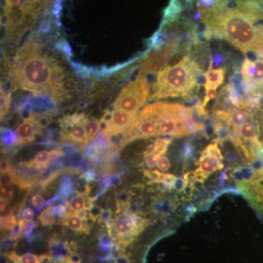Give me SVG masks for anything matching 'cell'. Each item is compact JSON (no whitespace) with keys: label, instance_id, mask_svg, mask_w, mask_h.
<instances>
[{"label":"cell","instance_id":"obj_1","mask_svg":"<svg viewBox=\"0 0 263 263\" xmlns=\"http://www.w3.org/2000/svg\"><path fill=\"white\" fill-rule=\"evenodd\" d=\"M10 76L14 87L35 95H46L55 103L67 97L65 74L61 65L34 43L27 42L19 48Z\"/></svg>","mask_w":263,"mask_h":263},{"label":"cell","instance_id":"obj_2","mask_svg":"<svg viewBox=\"0 0 263 263\" xmlns=\"http://www.w3.org/2000/svg\"><path fill=\"white\" fill-rule=\"evenodd\" d=\"M204 79L198 64L185 56L178 63L164 66L159 71L150 98H189Z\"/></svg>","mask_w":263,"mask_h":263},{"label":"cell","instance_id":"obj_3","mask_svg":"<svg viewBox=\"0 0 263 263\" xmlns=\"http://www.w3.org/2000/svg\"><path fill=\"white\" fill-rule=\"evenodd\" d=\"M59 0H2L1 23L10 34L22 36Z\"/></svg>","mask_w":263,"mask_h":263},{"label":"cell","instance_id":"obj_4","mask_svg":"<svg viewBox=\"0 0 263 263\" xmlns=\"http://www.w3.org/2000/svg\"><path fill=\"white\" fill-rule=\"evenodd\" d=\"M148 224L146 219L129 212L118 214L113 224L109 228L110 236L116 241L119 248H124L136 239Z\"/></svg>","mask_w":263,"mask_h":263},{"label":"cell","instance_id":"obj_5","mask_svg":"<svg viewBox=\"0 0 263 263\" xmlns=\"http://www.w3.org/2000/svg\"><path fill=\"white\" fill-rule=\"evenodd\" d=\"M243 171L245 176H236L238 190L263 220V162Z\"/></svg>","mask_w":263,"mask_h":263},{"label":"cell","instance_id":"obj_6","mask_svg":"<svg viewBox=\"0 0 263 263\" xmlns=\"http://www.w3.org/2000/svg\"><path fill=\"white\" fill-rule=\"evenodd\" d=\"M149 82L146 77L138 76L121 91L114 103V108L122 109L127 113L137 114L146 103L149 94Z\"/></svg>","mask_w":263,"mask_h":263},{"label":"cell","instance_id":"obj_7","mask_svg":"<svg viewBox=\"0 0 263 263\" xmlns=\"http://www.w3.org/2000/svg\"><path fill=\"white\" fill-rule=\"evenodd\" d=\"M223 160L224 157L221 155L219 143L213 142L202 151L197 162L198 168L191 173L193 177L198 182H204L209 176L224 167Z\"/></svg>","mask_w":263,"mask_h":263},{"label":"cell","instance_id":"obj_8","mask_svg":"<svg viewBox=\"0 0 263 263\" xmlns=\"http://www.w3.org/2000/svg\"><path fill=\"white\" fill-rule=\"evenodd\" d=\"M108 114L105 129L102 132L108 140L127 131L138 117V114L127 113L122 109L117 108H114L111 113Z\"/></svg>","mask_w":263,"mask_h":263},{"label":"cell","instance_id":"obj_9","mask_svg":"<svg viewBox=\"0 0 263 263\" xmlns=\"http://www.w3.org/2000/svg\"><path fill=\"white\" fill-rule=\"evenodd\" d=\"M43 128L40 124L38 118L34 114L25 118L24 122L17 127L15 133L17 141L15 146L26 144L35 140L36 136L42 134Z\"/></svg>","mask_w":263,"mask_h":263},{"label":"cell","instance_id":"obj_10","mask_svg":"<svg viewBox=\"0 0 263 263\" xmlns=\"http://www.w3.org/2000/svg\"><path fill=\"white\" fill-rule=\"evenodd\" d=\"M79 123L73 127L68 129H63L61 133V139L62 141L72 142L76 144L79 145L81 148H84L88 143L87 136H86V129H85V122Z\"/></svg>","mask_w":263,"mask_h":263},{"label":"cell","instance_id":"obj_11","mask_svg":"<svg viewBox=\"0 0 263 263\" xmlns=\"http://www.w3.org/2000/svg\"><path fill=\"white\" fill-rule=\"evenodd\" d=\"M108 150H110L108 140L101 133V136L92 143L86 152V158L91 162H96Z\"/></svg>","mask_w":263,"mask_h":263},{"label":"cell","instance_id":"obj_12","mask_svg":"<svg viewBox=\"0 0 263 263\" xmlns=\"http://www.w3.org/2000/svg\"><path fill=\"white\" fill-rule=\"evenodd\" d=\"M226 70V67H224L216 69H208L206 72H204L205 79L204 84L205 89L213 88L217 89V88L224 82Z\"/></svg>","mask_w":263,"mask_h":263},{"label":"cell","instance_id":"obj_13","mask_svg":"<svg viewBox=\"0 0 263 263\" xmlns=\"http://www.w3.org/2000/svg\"><path fill=\"white\" fill-rule=\"evenodd\" d=\"M99 174L103 176H117L120 171V163L114 155H107L98 164Z\"/></svg>","mask_w":263,"mask_h":263},{"label":"cell","instance_id":"obj_14","mask_svg":"<svg viewBox=\"0 0 263 263\" xmlns=\"http://www.w3.org/2000/svg\"><path fill=\"white\" fill-rule=\"evenodd\" d=\"M83 219H81L79 216L76 215V213L69 212L62 220V224L64 226H67L70 230L75 232H79L81 233H89L90 227L86 220V223H83Z\"/></svg>","mask_w":263,"mask_h":263},{"label":"cell","instance_id":"obj_15","mask_svg":"<svg viewBox=\"0 0 263 263\" xmlns=\"http://www.w3.org/2000/svg\"><path fill=\"white\" fill-rule=\"evenodd\" d=\"M101 121L98 119H88L85 122V129H86V136H87L88 143H90L95 139V137L101 128Z\"/></svg>","mask_w":263,"mask_h":263},{"label":"cell","instance_id":"obj_16","mask_svg":"<svg viewBox=\"0 0 263 263\" xmlns=\"http://www.w3.org/2000/svg\"><path fill=\"white\" fill-rule=\"evenodd\" d=\"M86 195L85 193H77L67 202L69 211L71 212H79L85 209Z\"/></svg>","mask_w":263,"mask_h":263},{"label":"cell","instance_id":"obj_17","mask_svg":"<svg viewBox=\"0 0 263 263\" xmlns=\"http://www.w3.org/2000/svg\"><path fill=\"white\" fill-rule=\"evenodd\" d=\"M171 138H160L156 140L153 145H151L148 151L161 156L164 155L167 152V148L171 143Z\"/></svg>","mask_w":263,"mask_h":263},{"label":"cell","instance_id":"obj_18","mask_svg":"<svg viewBox=\"0 0 263 263\" xmlns=\"http://www.w3.org/2000/svg\"><path fill=\"white\" fill-rule=\"evenodd\" d=\"M54 205H50L38 216V220L43 226L51 227L55 223Z\"/></svg>","mask_w":263,"mask_h":263},{"label":"cell","instance_id":"obj_19","mask_svg":"<svg viewBox=\"0 0 263 263\" xmlns=\"http://www.w3.org/2000/svg\"><path fill=\"white\" fill-rule=\"evenodd\" d=\"M51 258V253L45 254L27 253L22 256V263H42L45 259Z\"/></svg>","mask_w":263,"mask_h":263},{"label":"cell","instance_id":"obj_20","mask_svg":"<svg viewBox=\"0 0 263 263\" xmlns=\"http://www.w3.org/2000/svg\"><path fill=\"white\" fill-rule=\"evenodd\" d=\"M17 135L11 129H5L2 130V142L5 146H15Z\"/></svg>","mask_w":263,"mask_h":263},{"label":"cell","instance_id":"obj_21","mask_svg":"<svg viewBox=\"0 0 263 263\" xmlns=\"http://www.w3.org/2000/svg\"><path fill=\"white\" fill-rule=\"evenodd\" d=\"M1 186V202H11L14 198L15 188L11 185Z\"/></svg>","mask_w":263,"mask_h":263},{"label":"cell","instance_id":"obj_22","mask_svg":"<svg viewBox=\"0 0 263 263\" xmlns=\"http://www.w3.org/2000/svg\"><path fill=\"white\" fill-rule=\"evenodd\" d=\"M10 101V95L9 93H5L3 89V85H1V118L5 117L9 110Z\"/></svg>","mask_w":263,"mask_h":263},{"label":"cell","instance_id":"obj_23","mask_svg":"<svg viewBox=\"0 0 263 263\" xmlns=\"http://www.w3.org/2000/svg\"><path fill=\"white\" fill-rule=\"evenodd\" d=\"M32 161L34 163L39 164V165H47L51 162L50 152L46 150L40 151Z\"/></svg>","mask_w":263,"mask_h":263},{"label":"cell","instance_id":"obj_24","mask_svg":"<svg viewBox=\"0 0 263 263\" xmlns=\"http://www.w3.org/2000/svg\"><path fill=\"white\" fill-rule=\"evenodd\" d=\"M160 157L161 156L147 150L144 153L145 164L149 168H153L157 165V162Z\"/></svg>","mask_w":263,"mask_h":263},{"label":"cell","instance_id":"obj_25","mask_svg":"<svg viewBox=\"0 0 263 263\" xmlns=\"http://www.w3.org/2000/svg\"><path fill=\"white\" fill-rule=\"evenodd\" d=\"M72 190H73V187H72V182L70 179L66 178L62 181L61 187H60V193L62 198H68V197L72 194Z\"/></svg>","mask_w":263,"mask_h":263},{"label":"cell","instance_id":"obj_26","mask_svg":"<svg viewBox=\"0 0 263 263\" xmlns=\"http://www.w3.org/2000/svg\"><path fill=\"white\" fill-rule=\"evenodd\" d=\"M0 221H1L2 230H10V231L14 228V227L16 226L17 223H18L16 222V219H15L14 214L9 216V217L1 218Z\"/></svg>","mask_w":263,"mask_h":263},{"label":"cell","instance_id":"obj_27","mask_svg":"<svg viewBox=\"0 0 263 263\" xmlns=\"http://www.w3.org/2000/svg\"><path fill=\"white\" fill-rule=\"evenodd\" d=\"M0 216L1 218H7L13 215V211L12 207L10 206L9 202H1L0 205Z\"/></svg>","mask_w":263,"mask_h":263},{"label":"cell","instance_id":"obj_28","mask_svg":"<svg viewBox=\"0 0 263 263\" xmlns=\"http://www.w3.org/2000/svg\"><path fill=\"white\" fill-rule=\"evenodd\" d=\"M205 89V97H204L203 102H202V105L206 106L207 104L210 100H214L216 97V89H213V88H208Z\"/></svg>","mask_w":263,"mask_h":263},{"label":"cell","instance_id":"obj_29","mask_svg":"<svg viewBox=\"0 0 263 263\" xmlns=\"http://www.w3.org/2000/svg\"><path fill=\"white\" fill-rule=\"evenodd\" d=\"M157 166L158 169L161 171H167L170 169V167H171V162H170L168 158L164 157V156H162V157L159 159Z\"/></svg>","mask_w":263,"mask_h":263},{"label":"cell","instance_id":"obj_30","mask_svg":"<svg viewBox=\"0 0 263 263\" xmlns=\"http://www.w3.org/2000/svg\"><path fill=\"white\" fill-rule=\"evenodd\" d=\"M31 202H32L33 206L38 209L44 205V204L46 203V200L41 194H36V195H33Z\"/></svg>","mask_w":263,"mask_h":263},{"label":"cell","instance_id":"obj_31","mask_svg":"<svg viewBox=\"0 0 263 263\" xmlns=\"http://www.w3.org/2000/svg\"><path fill=\"white\" fill-rule=\"evenodd\" d=\"M22 216L24 220L28 221V222L32 221L34 216V211L31 209L30 208H27V209H24L23 212H22Z\"/></svg>","mask_w":263,"mask_h":263},{"label":"cell","instance_id":"obj_32","mask_svg":"<svg viewBox=\"0 0 263 263\" xmlns=\"http://www.w3.org/2000/svg\"><path fill=\"white\" fill-rule=\"evenodd\" d=\"M6 256L13 263H22V256L15 253L14 251L8 252L6 254Z\"/></svg>","mask_w":263,"mask_h":263},{"label":"cell","instance_id":"obj_33","mask_svg":"<svg viewBox=\"0 0 263 263\" xmlns=\"http://www.w3.org/2000/svg\"><path fill=\"white\" fill-rule=\"evenodd\" d=\"M63 156L64 152L61 148H56V149L50 151V160L51 161L57 160V158H60Z\"/></svg>","mask_w":263,"mask_h":263},{"label":"cell","instance_id":"obj_34","mask_svg":"<svg viewBox=\"0 0 263 263\" xmlns=\"http://www.w3.org/2000/svg\"><path fill=\"white\" fill-rule=\"evenodd\" d=\"M95 175H96V174H95V171L89 170V171H86V172L85 173L84 175V179L87 181H93V180L95 179Z\"/></svg>","mask_w":263,"mask_h":263},{"label":"cell","instance_id":"obj_35","mask_svg":"<svg viewBox=\"0 0 263 263\" xmlns=\"http://www.w3.org/2000/svg\"><path fill=\"white\" fill-rule=\"evenodd\" d=\"M36 224L34 221H29L28 224H27V228H26L25 231V236H28V235H30L31 233H32L33 230L35 228Z\"/></svg>","mask_w":263,"mask_h":263},{"label":"cell","instance_id":"obj_36","mask_svg":"<svg viewBox=\"0 0 263 263\" xmlns=\"http://www.w3.org/2000/svg\"><path fill=\"white\" fill-rule=\"evenodd\" d=\"M115 263H129V259L125 255L121 256L116 259Z\"/></svg>","mask_w":263,"mask_h":263},{"label":"cell","instance_id":"obj_37","mask_svg":"<svg viewBox=\"0 0 263 263\" xmlns=\"http://www.w3.org/2000/svg\"><path fill=\"white\" fill-rule=\"evenodd\" d=\"M79 70H80V72H82L83 73H84V72H85V70H83V68H79ZM86 75H89V70H88V69L86 68Z\"/></svg>","mask_w":263,"mask_h":263},{"label":"cell","instance_id":"obj_38","mask_svg":"<svg viewBox=\"0 0 263 263\" xmlns=\"http://www.w3.org/2000/svg\"><path fill=\"white\" fill-rule=\"evenodd\" d=\"M184 4H185V3H184ZM189 13H190V12H189ZM196 36H197V30H196ZM196 41H197V37ZM189 43H190V42H189ZM196 45H197V42H196V44H195V46H196Z\"/></svg>","mask_w":263,"mask_h":263}]
</instances>
